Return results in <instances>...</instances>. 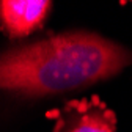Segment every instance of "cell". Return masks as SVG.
Returning <instances> with one entry per match:
<instances>
[{"mask_svg":"<svg viewBox=\"0 0 132 132\" xmlns=\"http://www.w3.org/2000/svg\"><path fill=\"white\" fill-rule=\"evenodd\" d=\"M132 64L126 47L90 31H69L0 54V91L52 94L105 80Z\"/></svg>","mask_w":132,"mask_h":132,"instance_id":"6da1fadb","label":"cell"},{"mask_svg":"<svg viewBox=\"0 0 132 132\" xmlns=\"http://www.w3.org/2000/svg\"><path fill=\"white\" fill-rule=\"evenodd\" d=\"M51 5L44 0H3L0 2V24L11 36H25L41 25Z\"/></svg>","mask_w":132,"mask_h":132,"instance_id":"3957f363","label":"cell"},{"mask_svg":"<svg viewBox=\"0 0 132 132\" xmlns=\"http://www.w3.org/2000/svg\"><path fill=\"white\" fill-rule=\"evenodd\" d=\"M55 132H117V118L97 99L71 101L58 118Z\"/></svg>","mask_w":132,"mask_h":132,"instance_id":"7a4b0ae2","label":"cell"}]
</instances>
